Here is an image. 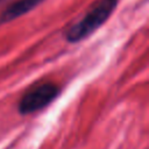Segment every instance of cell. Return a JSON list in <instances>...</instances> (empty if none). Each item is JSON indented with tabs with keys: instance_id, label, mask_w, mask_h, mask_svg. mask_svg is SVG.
Returning a JSON list of instances; mask_svg holds the SVG:
<instances>
[{
	"instance_id": "1",
	"label": "cell",
	"mask_w": 149,
	"mask_h": 149,
	"mask_svg": "<svg viewBox=\"0 0 149 149\" xmlns=\"http://www.w3.org/2000/svg\"><path fill=\"white\" fill-rule=\"evenodd\" d=\"M116 5L118 0H98L79 21L66 30V40L76 43L88 37L109 19Z\"/></svg>"
},
{
	"instance_id": "2",
	"label": "cell",
	"mask_w": 149,
	"mask_h": 149,
	"mask_svg": "<svg viewBox=\"0 0 149 149\" xmlns=\"http://www.w3.org/2000/svg\"><path fill=\"white\" fill-rule=\"evenodd\" d=\"M59 94V86L45 81L28 90L21 98L17 109L21 114H31L50 105Z\"/></svg>"
},
{
	"instance_id": "3",
	"label": "cell",
	"mask_w": 149,
	"mask_h": 149,
	"mask_svg": "<svg viewBox=\"0 0 149 149\" xmlns=\"http://www.w3.org/2000/svg\"><path fill=\"white\" fill-rule=\"evenodd\" d=\"M44 0H17L9 5L0 15V22H9L19 16H22L23 14L30 12L36 6H38Z\"/></svg>"
}]
</instances>
